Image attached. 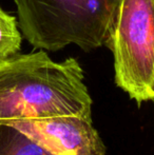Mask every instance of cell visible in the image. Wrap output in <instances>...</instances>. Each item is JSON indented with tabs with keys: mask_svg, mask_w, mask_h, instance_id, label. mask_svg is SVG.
Instances as JSON below:
<instances>
[{
	"mask_svg": "<svg viewBox=\"0 0 154 155\" xmlns=\"http://www.w3.org/2000/svg\"><path fill=\"white\" fill-rule=\"evenodd\" d=\"M92 98L75 58L45 52L0 58V123L55 115L92 117Z\"/></svg>",
	"mask_w": 154,
	"mask_h": 155,
	"instance_id": "1",
	"label": "cell"
},
{
	"mask_svg": "<svg viewBox=\"0 0 154 155\" xmlns=\"http://www.w3.org/2000/svg\"><path fill=\"white\" fill-rule=\"evenodd\" d=\"M22 36L39 50L109 45L123 0H14Z\"/></svg>",
	"mask_w": 154,
	"mask_h": 155,
	"instance_id": "2",
	"label": "cell"
},
{
	"mask_svg": "<svg viewBox=\"0 0 154 155\" xmlns=\"http://www.w3.org/2000/svg\"><path fill=\"white\" fill-rule=\"evenodd\" d=\"M108 47L115 82L138 104L154 100V0H123Z\"/></svg>",
	"mask_w": 154,
	"mask_h": 155,
	"instance_id": "3",
	"label": "cell"
},
{
	"mask_svg": "<svg viewBox=\"0 0 154 155\" xmlns=\"http://www.w3.org/2000/svg\"><path fill=\"white\" fill-rule=\"evenodd\" d=\"M8 124L54 155H106V146L92 117L77 115L25 118Z\"/></svg>",
	"mask_w": 154,
	"mask_h": 155,
	"instance_id": "4",
	"label": "cell"
},
{
	"mask_svg": "<svg viewBox=\"0 0 154 155\" xmlns=\"http://www.w3.org/2000/svg\"><path fill=\"white\" fill-rule=\"evenodd\" d=\"M0 155H54L19 129L0 123Z\"/></svg>",
	"mask_w": 154,
	"mask_h": 155,
	"instance_id": "5",
	"label": "cell"
}]
</instances>
